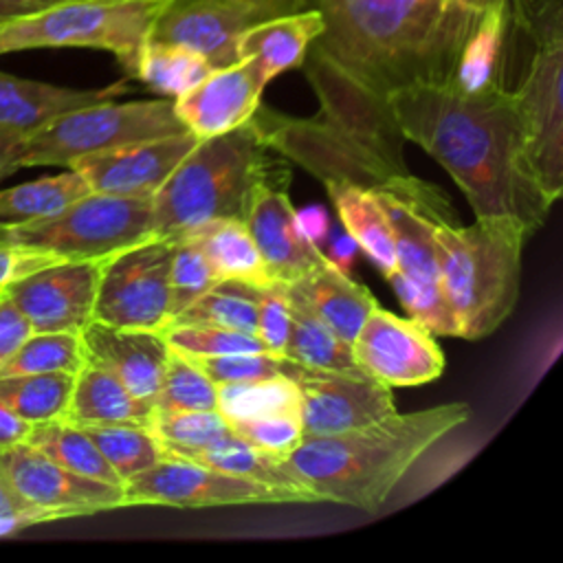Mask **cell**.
<instances>
[{"label":"cell","instance_id":"6da1fadb","mask_svg":"<svg viewBox=\"0 0 563 563\" xmlns=\"http://www.w3.org/2000/svg\"><path fill=\"white\" fill-rule=\"evenodd\" d=\"M323 15L301 68L319 112L292 119L257 106L262 139L323 185L378 189L411 176L387 99L420 84H451L477 15L449 0H308Z\"/></svg>","mask_w":563,"mask_h":563},{"label":"cell","instance_id":"7a4b0ae2","mask_svg":"<svg viewBox=\"0 0 563 563\" xmlns=\"http://www.w3.org/2000/svg\"><path fill=\"white\" fill-rule=\"evenodd\" d=\"M405 141L429 152L457 183L477 220H512L530 235L554 200L528 158V136L515 90L501 81L477 92L420 84L387 99Z\"/></svg>","mask_w":563,"mask_h":563},{"label":"cell","instance_id":"3957f363","mask_svg":"<svg viewBox=\"0 0 563 563\" xmlns=\"http://www.w3.org/2000/svg\"><path fill=\"white\" fill-rule=\"evenodd\" d=\"M468 418L466 402L394 411L354 429L301 438L284 455V464L317 501L374 512L409 468Z\"/></svg>","mask_w":563,"mask_h":563},{"label":"cell","instance_id":"277c9868","mask_svg":"<svg viewBox=\"0 0 563 563\" xmlns=\"http://www.w3.org/2000/svg\"><path fill=\"white\" fill-rule=\"evenodd\" d=\"M273 152L251 119L198 139L152 196V238H178L213 220H246L262 185H288L290 172Z\"/></svg>","mask_w":563,"mask_h":563},{"label":"cell","instance_id":"5b68a950","mask_svg":"<svg viewBox=\"0 0 563 563\" xmlns=\"http://www.w3.org/2000/svg\"><path fill=\"white\" fill-rule=\"evenodd\" d=\"M440 286L460 339L493 334L515 310L521 251L530 233L512 220H477L468 227L438 222L433 229Z\"/></svg>","mask_w":563,"mask_h":563},{"label":"cell","instance_id":"8992f818","mask_svg":"<svg viewBox=\"0 0 563 563\" xmlns=\"http://www.w3.org/2000/svg\"><path fill=\"white\" fill-rule=\"evenodd\" d=\"M169 0H59L0 20V55L33 48H99L134 79L141 48Z\"/></svg>","mask_w":563,"mask_h":563},{"label":"cell","instance_id":"52a82bcc","mask_svg":"<svg viewBox=\"0 0 563 563\" xmlns=\"http://www.w3.org/2000/svg\"><path fill=\"white\" fill-rule=\"evenodd\" d=\"M185 130L169 97L123 103L108 99L64 112L26 136L18 150V169L42 165L68 167L81 156Z\"/></svg>","mask_w":563,"mask_h":563},{"label":"cell","instance_id":"ba28073f","mask_svg":"<svg viewBox=\"0 0 563 563\" xmlns=\"http://www.w3.org/2000/svg\"><path fill=\"white\" fill-rule=\"evenodd\" d=\"M152 238V198L90 191L64 211L20 222H0V244H18L59 260H106Z\"/></svg>","mask_w":563,"mask_h":563},{"label":"cell","instance_id":"9c48e42d","mask_svg":"<svg viewBox=\"0 0 563 563\" xmlns=\"http://www.w3.org/2000/svg\"><path fill=\"white\" fill-rule=\"evenodd\" d=\"M0 477L26 526L128 508L123 486L77 475L29 442L0 451Z\"/></svg>","mask_w":563,"mask_h":563},{"label":"cell","instance_id":"30bf717a","mask_svg":"<svg viewBox=\"0 0 563 563\" xmlns=\"http://www.w3.org/2000/svg\"><path fill=\"white\" fill-rule=\"evenodd\" d=\"M125 506L213 508L242 504H312L314 497L295 488L255 482L174 453L123 484Z\"/></svg>","mask_w":563,"mask_h":563},{"label":"cell","instance_id":"8fae6325","mask_svg":"<svg viewBox=\"0 0 563 563\" xmlns=\"http://www.w3.org/2000/svg\"><path fill=\"white\" fill-rule=\"evenodd\" d=\"M176 238H147L103 260L92 321L163 332Z\"/></svg>","mask_w":563,"mask_h":563},{"label":"cell","instance_id":"7c38bea8","mask_svg":"<svg viewBox=\"0 0 563 563\" xmlns=\"http://www.w3.org/2000/svg\"><path fill=\"white\" fill-rule=\"evenodd\" d=\"M532 169L556 202L563 191V40L554 22L541 33L521 86L515 90Z\"/></svg>","mask_w":563,"mask_h":563},{"label":"cell","instance_id":"4fadbf2b","mask_svg":"<svg viewBox=\"0 0 563 563\" xmlns=\"http://www.w3.org/2000/svg\"><path fill=\"white\" fill-rule=\"evenodd\" d=\"M282 374L299 391L303 438L339 433L396 411L391 387L363 369L308 367L282 356Z\"/></svg>","mask_w":563,"mask_h":563},{"label":"cell","instance_id":"5bb4252c","mask_svg":"<svg viewBox=\"0 0 563 563\" xmlns=\"http://www.w3.org/2000/svg\"><path fill=\"white\" fill-rule=\"evenodd\" d=\"M306 4L308 0H169L150 40L183 44L220 68L238 62V37L246 29Z\"/></svg>","mask_w":563,"mask_h":563},{"label":"cell","instance_id":"9a60e30c","mask_svg":"<svg viewBox=\"0 0 563 563\" xmlns=\"http://www.w3.org/2000/svg\"><path fill=\"white\" fill-rule=\"evenodd\" d=\"M103 260H59L2 284L33 332H81L95 312Z\"/></svg>","mask_w":563,"mask_h":563},{"label":"cell","instance_id":"2e32d148","mask_svg":"<svg viewBox=\"0 0 563 563\" xmlns=\"http://www.w3.org/2000/svg\"><path fill=\"white\" fill-rule=\"evenodd\" d=\"M356 365L387 387H416L444 372V354L433 334L411 317L376 306L352 341Z\"/></svg>","mask_w":563,"mask_h":563},{"label":"cell","instance_id":"e0dca14e","mask_svg":"<svg viewBox=\"0 0 563 563\" xmlns=\"http://www.w3.org/2000/svg\"><path fill=\"white\" fill-rule=\"evenodd\" d=\"M196 143L198 136L185 130L81 156L68 167L84 176L90 191L152 198Z\"/></svg>","mask_w":563,"mask_h":563},{"label":"cell","instance_id":"ac0fdd59","mask_svg":"<svg viewBox=\"0 0 563 563\" xmlns=\"http://www.w3.org/2000/svg\"><path fill=\"white\" fill-rule=\"evenodd\" d=\"M266 84L249 59L213 68L191 90L174 99L183 125L198 139L244 125L257 110Z\"/></svg>","mask_w":563,"mask_h":563},{"label":"cell","instance_id":"d6986e66","mask_svg":"<svg viewBox=\"0 0 563 563\" xmlns=\"http://www.w3.org/2000/svg\"><path fill=\"white\" fill-rule=\"evenodd\" d=\"M244 222L277 284H288L325 262L323 251L299 233L286 183L262 185L251 200Z\"/></svg>","mask_w":563,"mask_h":563},{"label":"cell","instance_id":"ffe728a7","mask_svg":"<svg viewBox=\"0 0 563 563\" xmlns=\"http://www.w3.org/2000/svg\"><path fill=\"white\" fill-rule=\"evenodd\" d=\"M81 341L86 361L112 372L134 396L154 400L169 356L163 332L90 321L81 330Z\"/></svg>","mask_w":563,"mask_h":563},{"label":"cell","instance_id":"44dd1931","mask_svg":"<svg viewBox=\"0 0 563 563\" xmlns=\"http://www.w3.org/2000/svg\"><path fill=\"white\" fill-rule=\"evenodd\" d=\"M123 92H128L123 79L106 88H66L0 70V128L26 139L64 112L117 99Z\"/></svg>","mask_w":563,"mask_h":563},{"label":"cell","instance_id":"7402d4cb","mask_svg":"<svg viewBox=\"0 0 563 563\" xmlns=\"http://www.w3.org/2000/svg\"><path fill=\"white\" fill-rule=\"evenodd\" d=\"M323 31V15L319 9L306 4L246 29L238 37V59H249L268 84L279 73L301 66L310 44Z\"/></svg>","mask_w":563,"mask_h":563},{"label":"cell","instance_id":"603a6c76","mask_svg":"<svg viewBox=\"0 0 563 563\" xmlns=\"http://www.w3.org/2000/svg\"><path fill=\"white\" fill-rule=\"evenodd\" d=\"M282 286L292 297L301 299L347 343L354 341L365 317L378 306L365 286L352 282L347 273H341L328 260Z\"/></svg>","mask_w":563,"mask_h":563},{"label":"cell","instance_id":"cb8c5ba5","mask_svg":"<svg viewBox=\"0 0 563 563\" xmlns=\"http://www.w3.org/2000/svg\"><path fill=\"white\" fill-rule=\"evenodd\" d=\"M154 405L134 396L112 372L90 361L75 374L66 422L152 427Z\"/></svg>","mask_w":563,"mask_h":563},{"label":"cell","instance_id":"d4e9b609","mask_svg":"<svg viewBox=\"0 0 563 563\" xmlns=\"http://www.w3.org/2000/svg\"><path fill=\"white\" fill-rule=\"evenodd\" d=\"M325 189L343 229L387 279L396 271V251L387 211L374 189L354 183H328Z\"/></svg>","mask_w":563,"mask_h":563},{"label":"cell","instance_id":"484cf974","mask_svg":"<svg viewBox=\"0 0 563 563\" xmlns=\"http://www.w3.org/2000/svg\"><path fill=\"white\" fill-rule=\"evenodd\" d=\"M183 235H191L198 242L218 279H235L260 288L277 284L271 277L244 220H213Z\"/></svg>","mask_w":563,"mask_h":563},{"label":"cell","instance_id":"4316f807","mask_svg":"<svg viewBox=\"0 0 563 563\" xmlns=\"http://www.w3.org/2000/svg\"><path fill=\"white\" fill-rule=\"evenodd\" d=\"M290 301V332L284 347V358L308 367L328 369H361L352 354V343L341 339L323 319H319L301 299Z\"/></svg>","mask_w":563,"mask_h":563},{"label":"cell","instance_id":"83f0119b","mask_svg":"<svg viewBox=\"0 0 563 563\" xmlns=\"http://www.w3.org/2000/svg\"><path fill=\"white\" fill-rule=\"evenodd\" d=\"M508 22V4H497L482 11L464 40L457 57L453 84L464 92L484 90L499 81L501 48Z\"/></svg>","mask_w":563,"mask_h":563},{"label":"cell","instance_id":"f1b7e54d","mask_svg":"<svg viewBox=\"0 0 563 563\" xmlns=\"http://www.w3.org/2000/svg\"><path fill=\"white\" fill-rule=\"evenodd\" d=\"M90 194L81 174L66 167L57 176H44L9 189H0V222L20 224L51 218Z\"/></svg>","mask_w":563,"mask_h":563},{"label":"cell","instance_id":"f546056e","mask_svg":"<svg viewBox=\"0 0 563 563\" xmlns=\"http://www.w3.org/2000/svg\"><path fill=\"white\" fill-rule=\"evenodd\" d=\"M211 64L196 51L161 40H147L141 48L134 79L161 97L176 99L211 73Z\"/></svg>","mask_w":563,"mask_h":563},{"label":"cell","instance_id":"4dcf8cb0","mask_svg":"<svg viewBox=\"0 0 563 563\" xmlns=\"http://www.w3.org/2000/svg\"><path fill=\"white\" fill-rule=\"evenodd\" d=\"M75 374H18L0 376V402L31 424L66 420Z\"/></svg>","mask_w":563,"mask_h":563},{"label":"cell","instance_id":"1f68e13d","mask_svg":"<svg viewBox=\"0 0 563 563\" xmlns=\"http://www.w3.org/2000/svg\"><path fill=\"white\" fill-rule=\"evenodd\" d=\"M26 442L77 475L106 482L112 486H123V482L112 471L99 446L79 424L66 420L33 424Z\"/></svg>","mask_w":563,"mask_h":563},{"label":"cell","instance_id":"d6a6232c","mask_svg":"<svg viewBox=\"0 0 563 563\" xmlns=\"http://www.w3.org/2000/svg\"><path fill=\"white\" fill-rule=\"evenodd\" d=\"M180 457L233 473V475H242L255 482H264V484H273V486H286V488H295L301 493H308L306 488H301L295 477L290 475V471L284 464V455L264 451L246 440H242L240 435L231 433L209 446L183 453ZM312 495V493H308ZM314 497V495H312ZM317 501V497H314Z\"/></svg>","mask_w":563,"mask_h":563},{"label":"cell","instance_id":"836d02e7","mask_svg":"<svg viewBox=\"0 0 563 563\" xmlns=\"http://www.w3.org/2000/svg\"><path fill=\"white\" fill-rule=\"evenodd\" d=\"M255 288L235 279H220L198 299H194L172 323L216 325L255 334L257 299Z\"/></svg>","mask_w":563,"mask_h":563},{"label":"cell","instance_id":"e575fe53","mask_svg":"<svg viewBox=\"0 0 563 563\" xmlns=\"http://www.w3.org/2000/svg\"><path fill=\"white\" fill-rule=\"evenodd\" d=\"M84 431L99 446L112 471L125 484L165 457V446L143 424H88Z\"/></svg>","mask_w":563,"mask_h":563},{"label":"cell","instance_id":"d590c367","mask_svg":"<svg viewBox=\"0 0 563 563\" xmlns=\"http://www.w3.org/2000/svg\"><path fill=\"white\" fill-rule=\"evenodd\" d=\"M86 363V350L81 332L59 330V332H31L15 354L0 369V376L18 374H46L66 372L77 374Z\"/></svg>","mask_w":563,"mask_h":563},{"label":"cell","instance_id":"8d00e7d4","mask_svg":"<svg viewBox=\"0 0 563 563\" xmlns=\"http://www.w3.org/2000/svg\"><path fill=\"white\" fill-rule=\"evenodd\" d=\"M218 411L227 422L275 411H299V391L284 374L218 385Z\"/></svg>","mask_w":563,"mask_h":563},{"label":"cell","instance_id":"74e56055","mask_svg":"<svg viewBox=\"0 0 563 563\" xmlns=\"http://www.w3.org/2000/svg\"><path fill=\"white\" fill-rule=\"evenodd\" d=\"M152 405L154 411L218 409V385L187 354L169 347L165 374Z\"/></svg>","mask_w":563,"mask_h":563},{"label":"cell","instance_id":"f35d334b","mask_svg":"<svg viewBox=\"0 0 563 563\" xmlns=\"http://www.w3.org/2000/svg\"><path fill=\"white\" fill-rule=\"evenodd\" d=\"M152 431L167 453L183 455L209 446L227 435L231 427L218 409L205 411H154Z\"/></svg>","mask_w":563,"mask_h":563},{"label":"cell","instance_id":"ab89813d","mask_svg":"<svg viewBox=\"0 0 563 563\" xmlns=\"http://www.w3.org/2000/svg\"><path fill=\"white\" fill-rule=\"evenodd\" d=\"M218 282L198 242L191 235H178L169 266V323Z\"/></svg>","mask_w":563,"mask_h":563},{"label":"cell","instance_id":"60d3db41","mask_svg":"<svg viewBox=\"0 0 563 563\" xmlns=\"http://www.w3.org/2000/svg\"><path fill=\"white\" fill-rule=\"evenodd\" d=\"M169 347L189 356H218L235 352H268L264 343L251 334L216 325H194V323H169L163 330Z\"/></svg>","mask_w":563,"mask_h":563},{"label":"cell","instance_id":"b9f144b4","mask_svg":"<svg viewBox=\"0 0 563 563\" xmlns=\"http://www.w3.org/2000/svg\"><path fill=\"white\" fill-rule=\"evenodd\" d=\"M387 282L413 321L424 325L431 334L457 336V325L444 299L442 286H416L398 271H394Z\"/></svg>","mask_w":563,"mask_h":563},{"label":"cell","instance_id":"7bdbcfd3","mask_svg":"<svg viewBox=\"0 0 563 563\" xmlns=\"http://www.w3.org/2000/svg\"><path fill=\"white\" fill-rule=\"evenodd\" d=\"M229 427L242 440L277 455H286L303 438L299 411H275V413L231 420Z\"/></svg>","mask_w":563,"mask_h":563},{"label":"cell","instance_id":"ee69618b","mask_svg":"<svg viewBox=\"0 0 563 563\" xmlns=\"http://www.w3.org/2000/svg\"><path fill=\"white\" fill-rule=\"evenodd\" d=\"M189 356V354H187ZM216 385L246 383L282 374V356L271 352H235L218 356H189Z\"/></svg>","mask_w":563,"mask_h":563},{"label":"cell","instance_id":"f6af8a7d","mask_svg":"<svg viewBox=\"0 0 563 563\" xmlns=\"http://www.w3.org/2000/svg\"><path fill=\"white\" fill-rule=\"evenodd\" d=\"M257 299V325L255 336L271 354L282 356L290 332V301L282 284L255 288Z\"/></svg>","mask_w":563,"mask_h":563},{"label":"cell","instance_id":"bcb514c9","mask_svg":"<svg viewBox=\"0 0 563 563\" xmlns=\"http://www.w3.org/2000/svg\"><path fill=\"white\" fill-rule=\"evenodd\" d=\"M31 332L33 330L29 321L22 317V312L13 306V301L0 286V369Z\"/></svg>","mask_w":563,"mask_h":563},{"label":"cell","instance_id":"7dc6e473","mask_svg":"<svg viewBox=\"0 0 563 563\" xmlns=\"http://www.w3.org/2000/svg\"><path fill=\"white\" fill-rule=\"evenodd\" d=\"M53 262H59V257L18 244H0V286Z\"/></svg>","mask_w":563,"mask_h":563},{"label":"cell","instance_id":"c3c4849f","mask_svg":"<svg viewBox=\"0 0 563 563\" xmlns=\"http://www.w3.org/2000/svg\"><path fill=\"white\" fill-rule=\"evenodd\" d=\"M295 224L299 233L319 249L330 235V216L323 205H306L301 209H295Z\"/></svg>","mask_w":563,"mask_h":563},{"label":"cell","instance_id":"681fc988","mask_svg":"<svg viewBox=\"0 0 563 563\" xmlns=\"http://www.w3.org/2000/svg\"><path fill=\"white\" fill-rule=\"evenodd\" d=\"M356 253H358V246H356L354 238H352L345 229H343L341 233H334V235L328 240V249L323 251L325 260H328L334 268H339L341 273H350Z\"/></svg>","mask_w":563,"mask_h":563},{"label":"cell","instance_id":"f907efd6","mask_svg":"<svg viewBox=\"0 0 563 563\" xmlns=\"http://www.w3.org/2000/svg\"><path fill=\"white\" fill-rule=\"evenodd\" d=\"M33 424L15 416L4 402H0V451L26 442Z\"/></svg>","mask_w":563,"mask_h":563},{"label":"cell","instance_id":"816d5d0a","mask_svg":"<svg viewBox=\"0 0 563 563\" xmlns=\"http://www.w3.org/2000/svg\"><path fill=\"white\" fill-rule=\"evenodd\" d=\"M22 141H24L22 134L0 128V183L2 178L11 176L18 169V150Z\"/></svg>","mask_w":563,"mask_h":563},{"label":"cell","instance_id":"f5cc1de1","mask_svg":"<svg viewBox=\"0 0 563 563\" xmlns=\"http://www.w3.org/2000/svg\"><path fill=\"white\" fill-rule=\"evenodd\" d=\"M22 528H29L24 517L20 515V510L15 508L2 477H0V537L2 534H11L15 530H22Z\"/></svg>","mask_w":563,"mask_h":563},{"label":"cell","instance_id":"db71d44e","mask_svg":"<svg viewBox=\"0 0 563 563\" xmlns=\"http://www.w3.org/2000/svg\"><path fill=\"white\" fill-rule=\"evenodd\" d=\"M449 2H453L455 7H460L473 15H479L482 11L497 7V4H508V0H449Z\"/></svg>","mask_w":563,"mask_h":563},{"label":"cell","instance_id":"11a10c76","mask_svg":"<svg viewBox=\"0 0 563 563\" xmlns=\"http://www.w3.org/2000/svg\"><path fill=\"white\" fill-rule=\"evenodd\" d=\"M33 9H35V7L24 4V2H18V0H0V20L11 18V15H18V13L33 11Z\"/></svg>","mask_w":563,"mask_h":563},{"label":"cell","instance_id":"9f6ffc18","mask_svg":"<svg viewBox=\"0 0 563 563\" xmlns=\"http://www.w3.org/2000/svg\"><path fill=\"white\" fill-rule=\"evenodd\" d=\"M18 2H24V4H31V7L40 9V7H46V4H53V2H59V0H18Z\"/></svg>","mask_w":563,"mask_h":563}]
</instances>
